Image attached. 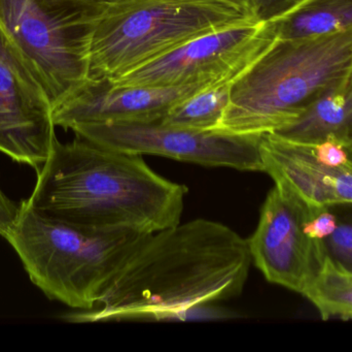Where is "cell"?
<instances>
[{"label":"cell","mask_w":352,"mask_h":352,"mask_svg":"<svg viewBox=\"0 0 352 352\" xmlns=\"http://www.w3.org/2000/svg\"><path fill=\"white\" fill-rule=\"evenodd\" d=\"M252 260L248 239L195 219L142 236L103 287L96 305L69 322L186 320L239 297Z\"/></svg>","instance_id":"6da1fadb"},{"label":"cell","mask_w":352,"mask_h":352,"mask_svg":"<svg viewBox=\"0 0 352 352\" xmlns=\"http://www.w3.org/2000/svg\"><path fill=\"white\" fill-rule=\"evenodd\" d=\"M188 188L153 171L142 155L76 136L58 138L25 206L95 233L148 235L180 222Z\"/></svg>","instance_id":"7a4b0ae2"},{"label":"cell","mask_w":352,"mask_h":352,"mask_svg":"<svg viewBox=\"0 0 352 352\" xmlns=\"http://www.w3.org/2000/svg\"><path fill=\"white\" fill-rule=\"evenodd\" d=\"M352 65V28L278 39L240 74L217 130L274 134L297 120Z\"/></svg>","instance_id":"3957f363"},{"label":"cell","mask_w":352,"mask_h":352,"mask_svg":"<svg viewBox=\"0 0 352 352\" xmlns=\"http://www.w3.org/2000/svg\"><path fill=\"white\" fill-rule=\"evenodd\" d=\"M254 19L223 0H100L90 79L116 80L195 37Z\"/></svg>","instance_id":"277c9868"},{"label":"cell","mask_w":352,"mask_h":352,"mask_svg":"<svg viewBox=\"0 0 352 352\" xmlns=\"http://www.w3.org/2000/svg\"><path fill=\"white\" fill-rule=\"evenodd\" d=\"M142 236L95 233L39 214L21 203L6 240L30 280L49 299L86 311L96 305L103 287Z\"/></svg>","instance_id":"5b68a950"},{"label":"cell","mask_w":352,"mask_h":352,"mask_svg":"<svg viewBox=\"0 0 352 352\" xmlns=\"http://www.w3.org/2000/svg\"><path fill=\"white\" fill-rule=\"evenodd\" d=\"M100 0H0V26L45 87L54 107L90 80Z\"/></svg>","instance_id":"8992f818"},{"label":"cell","mask_w":352,"mask_h":352,"mask_svg":"<svg viewBox=\"0 0 352 352\" xmlns=\"http://www.w3.org/2000/svg\"><path fill=\"white\" fill-rule=\"evenodd\" d=\"M276 41L272 23L254 19L195 37L111 82L122 86H184L234 80Z\"/></svg>","instance_id":"52a82bcc"},{"label":"cell","mask_w":352,"mask_h":352,"mask_svg":"<svg viewBox=\"0 0 352 352\" xmlns=\"http://www.w3.org/2000/svg\"><path fill=\"white\" fill-rule=\"evenodd\" d=\"M76 136L138 155H157L205 167L264 172L260 134L186 130L150 123H107L80 126Z\"/></svg>","instance_id":"ba28073f"},{"label":"cell","mask_w":352,"mask_h":352,"mask_svg":"<svg viewBox=\"0 0 352 352\" xmlns=\"http://www.w3.org/2000/svg\"><path fill=\"white\" fill-rule=\"evenodd\" d=\"M289 186L274 182L248 239L252 264L267 281L303 296L326 260L322 241L311 239L305 222L318 210Z\"/></svg>","instance_id":"9c48e42d"},{"label":"cell","mask_w":352,"mask_h":352,"mask_svg":"<svg viewBox=\"0 0 352 352\" xmlns=\"http://www.w3.org/2000/svg\"><path fill=\"white\" fill-rule=\"evenodd\" d=\"M55 127L45 87L0 26V152L38 171L57 138Z\"/></svg>","instance_id":"30bf717a"},{"label":"cell","mask_w":352,"mask_h":352,"mask_svg":"<svg viewBox=\"0 0 352 352\" xmlns=\"http://www.w3.org/2000/svg\"><path fill=\"white\" fill-rule=\"evenodd\" d=\"M209 84L122 86L90 79L54 107L53 119L56 126L72 132L93 124L158 122L176 103Z\"/></svg>","instance_id":"8fae6325"},{"label":"cell","mask_w":352,"mask_h":352,"mask_svg":"<svg viewBox=\"0 0 352 352\" xmlns=\"http://www.w3.org/2000/svg\"><path fill=\"white\" fill-rule=\"evenodd\" d=\"M264 173L289 186L314 208L352 205V159L342 165L318 161L308 144L276 134L261 141Z\"/></svg>","instance_id":"7c38bea8"},{"label":"cell","mask_w":352,"mask_h":352,"mask_svg":"<svg viewBox=\"0 0 352 352\" xmlns=\"http://www.w3.org/2000/svg\"><path fill=\"white\" fill-rule=\"evenodd\" d=\"M274 134L302 144L336 140L346 146L352 138V65L297 120Z\"/></svg>","instance_id":"4fadbf2b"},{"label":"cell","mask_w":352,"mask_h":352,"mask_svg":"<svg viewBox=\"0 0 352 352\" xmlns=\"http://www.w3.org/2000/svg\"><path fill=\"white\" fill-rule=\"evenodd\" d=\"M270 22L283 41L340 32L352 28V0H300Z\"/></svg>","instance_id":"5bb4252c"},{"label":"cell","mask_w":352,"mask_h":352,"mask_svg":"<svg viewBox=\"0 0 352 352\" xmlns=\"http://www.w3.org/2000/svg\"><path fill=\"white\" fill-rule=\"evenodd\" d=\"M234 80L211 83L168 110L161 123L186 130H215L229 105Z\"/></svg>","instance_id":"9a60e30c"},{"label":"cell","mask_w":352,"mask_h":352,"mask_svg":"<svg viewBox=\"0 0 352 352\" xmlns=\"http://www.w3.org/2000/svg\"><path fill=\"white\" fill-rule=\"evenodd\" d=\"M303 297L322 320H352V271L333 264L326 256L322 270Z\"/></svg>","instance_id":"2e32d148"},{"label":"cell","mask_w":352,"mask_h":352,"mask_svg":"<svg viewBox=\"0 0 352 352\" xmlns=\"http://www.w3.org/2000/svg\"><path fill=\"white\" fill-rule=\"evenodd\" d=\"M336 213L334 233L322 241L327 258L340 268L352 271V205L331 207Z\"/></svg>","instance_id":"e0dca14e"},{"label":"cell","mask_w":352,"mask_h":352,"mask_svg":"<svg viewBox=\"0 0 352 352\" xmlns=\"http://www.w3.org/2000/svg\"><path fill=\"white\" fill-rule=\"evenodd\" d=\"M337 227V216L332 208L318 209L305 222V231L311 239L324 241Z\"/></svg>","instance_id":"ac0fdd59"},{"label":"cell","mask_w":352,"mask_h":352,"mask_svg":"<svg viewBox=\"0 0 352 352\" xmlns=\"http://www.w3.org/2000/svg\"><path fill=\"white\" fill-rule=\"evenodd\" d=\"M21 204L10 200L0 187V236L8 238L18 218Z\"/></svg>","instance_id":"d6986e66"},{"label":"cell","mask_w":352,"mask_h":352,"mask_svg":"<svg viewBox=\"0 0 352 352\" xmlns=\"http://www.w3.org/2000/svg\"><path fill=\"white\" fill-rule=\"evenodd\" d=\"M300 0H258L256 17L260 21L273 20L293 8Z\"/></svg>","instance_id":"ffe728a7"},{"label":"cell","mask_w":352,"mask_h":352,"mask_svg":"<svg viewBox=\"0 0 352 352\" xmlns=\"http://www.w3.org/2000/svg\"><path fill=\"white\" fill-rule=\"evenodd\" d=\"M223 1L229 2L234 6H239L244 10H250L256 14V2L258 0H223Z\"/></svg>","instance_id":"44dd1931"},{"label":"cell","mask_w":352,"mask_h":352,"mask_svg":"<svg viewBox=\"0 0 352 352\" xmlns=\"http://www.w3.org/2000/svg\"><path fill=\"white\" fill-rule=\"evenodd\" d=\"M346 149L347 151H349V156H351V158L352 159V138L349 143H347Z\"/></svg>","instance_id":"7402d4cb"}]
</instances>
